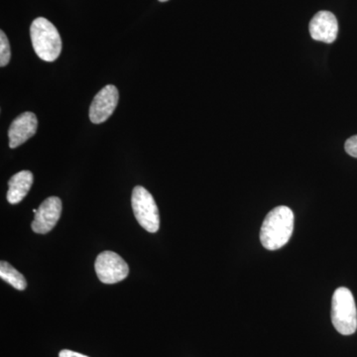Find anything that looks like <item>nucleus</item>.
<instances>
[{"label":"nucleus","instance_id":"nucleus-1","mask_svg":"<svg viewBox=\"0 0 357 357\" xmlns=\"http://www.w3.org/2000/svg\"><path fill=\"white\" fill-rule=\"evenodd\" d=\"M294 230V213L288 206L273 208L263 222L260 241L268 250H278L290 241Z\"/></svg>","mask_w":357,"mask_h":357},{"label":"nucleus","instance_id":"nucleus-2","mask_svg":"<svg viewBox=\"0 0 357 357\" xmlns=\"http://www.w3.org/2000/svg\"><path fill=\"white\" fill-rule=\"evenodd\" d=\"M30 37L35 53L45 62L57 60L62 51V40L57 28L44 17L33 21L30 27Z\"/></svg>","mask_w":357,"mask_h":357},{"label":"nucleus","instance_id":"nucleus-3","mask_svg":"<svg viewBox=\"0 0 357 357\" xmlns=\"http://www.w3.org/2000/svg\"><path fill=\"white\" fill-rule=\"evenodd\" d=\"M332 321L333 326L340 335H351L356 332V305L349 289L340 287L333 294Z\"/></svg>","mask_w":357,"mask_h":357},{"label":"nucleus","instance_id":"nucleus-4","mask_svg":"<svg viewBox=\"0 0 357 357\" xmlns=\"http://www.w3.org/2000/svg\"><path fill=\"white\" fill-rule=\"evenodd\" d=\"M131 204H132L134 215L141 227L151 234L158 231L159 210L153 196L145 188L136 185L133 189Z\"/></svg>","mask_w":357,"mask_h":357},{"label":"nucleus","instance_id":"nucleus-5","mask_svg":"<svg viewBox=\"0 0 357 357\" xmlns=\"http://www.w3.org/2000/svg\"><path fill=\"white\" fill-rule=\"evenodd\" d=\"M95 269L98 279L105 284L119 283L129 274L128 263L112 251H103L96 257Z\"/></svg>","mask_w":357,"mask_h":357},{"label":"nucleus","instance_id":"nucleus-6","mask_svg":"<svg viewBox=\"0 0 357 357\" xmlns=\"http://www.w3.org/2000/svg\"><path fill=\"white\" fill-rule=\"evenodd\" d=\"M119 100V93L116 86L114 84L105 86L102 91H98L89 107L91 121L95 124L107 121L116 109Z\"/></svg>","mask_w":357,"mask_h":357},{"label":"nucleus","instance_id":"nucleus-7","mask_svg":"<svg viewBox=\"0 0 357 357\" xmlns=\"http://www.w3.org/2000/svg\"><path fill=\"white\" fill-rule=\"evenodd\" d=\"M62 213V201L58 197H50L40 204L31 227L35 234H46L57 225Z\"/></svg>","mask_w":357,"mask_h":357},{"label":"nucleus","instance_id":"nucleus-8","mask_svg":"<svg viewBox=\"0 0 357 357\" xmlns=\"http://www.w3.org/2000/svg\"><path fill=\"white\" fill-rule=\"evenodd\" d=\"M309 29L312 38L316 41L333 43L338 34L337 17L330 11H319L312 17Z\"/></svg>","mask_w":357,"mask_h":357},{"label":"nucleus","instance_id":"nucleus-9","mask_svg":"<svg viewBox=\"0 0 357 357\" xmlns=\"http://www.w3.org/2000/svg\"><path fill=\"white\" fill-rule=\"evenodd\" d=\"M38 121L36 115L27 112L16 117L8 130L9 147L17 148L36 134Z\"/></svg>","mask_w":357,"mask_h":357},{"label":"nucleus","instance_id":"nucleus-10","mask_svg":"<svg viewBox=\"0 0 357 357\" xmlns=\"http://www.w3.org/2000/svg\"><path fill=\"white\" fill-rule=\"evenodd\" d=\"M33 174L30 171H21L15 174L8 182L6 198L9 204H20L27 196L33 184Z\"/></svg>","mask_w":357,"mask_h":357},{"label":"nucleus","instance_id":"nucleus-11","mask_svg":"<svg viewBox=\"0 0 357 357\" xmlns=\"http://www.w3.org/2000/svg\"><path fill=\"white\" fill-rule=\"evenodd\" d=\"M0 277L2 280L6 281V283L17 290L23 291L27 287L25 277L15 268L11 266L8 262L1 261L0 263Z\"/></svg>","mask_w":357,"mask_h":357},{"label":"nucleus","instance_id":"nucleus-12","mask_svg":"<svg viewBox=\"0 0 357 357\" xmlns=\"http://www.w3.org/2000/svg\"><path fill=\"white\" fill-rule=\"evenodd\" d=\"M11 58L10 45L6 33L0 32V66L6 67Z\"/></svg>","mask_w":357,"mask_h":357},{"label":"nucleus","instance_id":"nucleus-13","mask_svg":"<svg viewBox=\"0 0 357 357\" xmlns=\"http://www.w3.org/2000/svg\"><path fill=\"white\" fill-rule=\"evenodd\" d=\"M344 148L347 154L357 158V135L352 136L349 139H347Z\"/></svg>","mask_w":357,"mask_h":357},{"label":"nucleus","instance_id":"nucleus-14","mask_svg":"<svg viewBox=\"0 0 357 357\" xmlns=\"http://www.w3.org/2000/svg\"><path fill=\"white\" fill-rule=\"evenodd\" d=\"M59 357H89L84 356V354H79V352L70 351V349H63L59 354Z\"/></svg>","mask_w":357,"mask_h":357},{"label":"nucleus","instance_id":"nucleus-15","mask_svg":"<svg viewBox=\"0 0 357 357\" xmlns=\"http://www.w3.org/2000/svg\"><path fill=\"white\" fill-rule=\"evenodd\" d=\"M159 1L165 2V1H168V0H159Z\"/></svg>","mask_w":357,"mask_h":357}]
</instances>
